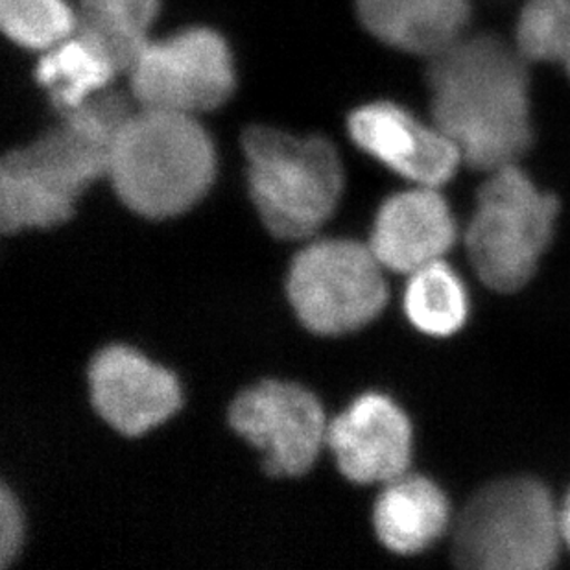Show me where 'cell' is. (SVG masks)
Returning <instances> with one entry per match:
<instances>
[{"mask_svg":"<svg viewBox=\"0 0 570 570\" xmlns=\"http://www.w3.org/2000/svg\"><path fill=\"white\" fill-rule=\"evenodd\" d=\"M347 128L362 150L420 187L446 184L462 161V154L445 131L423 125L392 102L356 109Z\"/></svg>","mask_w":570,"mask_h":570,"instance_id":"obj_12","label":"cell"},{"mask_svg":"<svg viewBox=\"0 0 570 570\" xmlns=\"http://www.w3.org/2000/svg\"><path fill=\"white\" fill-rule=\"evenodd\" d=\"M120 95H102L61 115V122L0 163V232L61 226L83 190L108 176L115 137L129 117Z\"/></svg>","mask_w":570,"mask_h":570,"instance_id":"obj_2","label":"cell"},{"mask_svg":"<svg viewBox=\"0 0 570 570\" xmlns=\"http://www.w3.org/2000/svg\"><path fill=\"white\" fill-rule=\"evenodd\" d=\"M560 510L541 482L485 485L458 519L452 556L463 569L544 570L560 554Z\"/></svg>","mask_w":570,"mask_h":570,"instance_id":"obj_5","label":"cell"},{"mask_svg":"<svg viewBox=\"0 0 570 570\" xmlns=\"http://www.w3.org/2000/svg\"><path fill=\"white\" fill-rule=\"evenodd\" d=\"M527 58L491 36L458 39L432 56L429 87L438 128L469 167L517 165L532 142Z\"/></svg>","mask_w":570,"mask_h":570,"instance_id":"obj_1","label":"cell"},{"mask_svg":"<svg viewBox=\"0 0 570 570\" xmlns=\"http://www.w3.org/2000/svg\"><path fill=\"white\" fill-rule=\"evenodd\" d=\"M456 240V224L436 187L404 190L386 199L373 224L370 248L382 266L414 274L443 261Z\"/></svg>","mask_w":570,"mask_h":570,"instance_id":"obj_13","label":"cell"},{"mask_svg":"<svg viewBox=\"0 0 570 570\" xmlns=\"http://www.w3.org/2000/svg\"><path fill=\"white\" fill-rule=\"evenodd\" d=\"M404 311L417 331L445 338L468 322V292L454 269L436 261L410 274Z\"/></svg>","mask_w":570,"mask_h":570,"instance_id":"obj_17","label":"cell"},{"mask_svg":"<svg viewBox=\"0 0 570 570\" xmlns=\"http://www.w3.org/2000/svg\"><path fill=\"white\" fill-rule=\"evenodd\" d=\"M120 70L106 50L78 32L56 45L39 60L36 80L60 115L97 97Z\"/></svg>","mask_w":570,"mask_h":570,"instance_id":"obj_16","label":"cell"},{"mask_svg":"<svg viewBox=\"0 0 570 570\" xmlns=\"http://www.w3.org/2000/svg\"><path fill=\"white\" fill-rule=\"evenodd\" d=\"M561 535L563 541L570 547V493L567 495L563 508L560 510Z\"/></svg>","mask_w":570,"mask_h":570,"instance_id":"obj_22","label":"cell"},{"mask_svg":"<svg viewBox=\"0 0 570 570\" xmlns=\"http://www.w3.org/2000/svg\"><path fill=\"white\" fill-rule=\"evenodd\" d=\"M362 24L393 49L440 55L463 38L469 0H356Z\"/></svg>","mask_w":570,"mask_h":570,"instance_id":"obj_14","label":"cell"},{"mask_svg":"<svg viewBox=\"0 0 570 570\" xmlns=\"http://www.w3.org/2000/svg\"><path fill=\"white\" fill-rule=\"evenodd\" d=\"M87 381L95 412L125 436L150 432L181 406L176 375L125 345H111L97 353L89 364Z\"/></svg>","mask_w":570,"mask_h":570,"instance_id":"obj_10","label":"cell"},{"mask_svg":"<svg viewBox=\"0 0 570 570\" xmlns=\"http://www.w3.org/2000/svg\"><path fill=\"white\" fill-rule=\"evenodd\" d=\"M515 38L527 61L561 65L570 78V0H528Z\"/></svg>","mask_w":570,"mask_h":570,"instance_id":"obj_19","label":"cell"},{"mask_svg":"<svg viewBox=\"0 0 570 570\" xmlns=\"http://www.w3.org/2000/svg\"><path fill=\"white\" fill-rule=\"evenodd\" d=\"M249 194L274 237H311L333 216L344 189L338 151L323 137L254 126L243 137Z\"/></svg>","mask_w":570,"mask_h":570,"instance_id":"obj_4","label":"cell"},{"mask_svg":"<svg viewBox=\"0 0 570 570\" xmlns=\"http://www.w3.org/2000/svg\"><path fill=\"white\" fill-rule=\"evenodd\" d=\"M24 522L21 507L8 485L0 488V567L8 569L22 544Z\"/></svg>","mask_w":570,"mask_h":570,"instance_id":"obj_21","label":"cell"},{"mask_svg":"<svg viewBox=\"0 0 570 570\" xmlns=\"http://www.w3.org/2000/svg\"><path fill=\"white\" fill-rule=\"evenodd\" d=\"M129 72L131 91L142 108L176 114L220 108L237 83L232 50L210 28H189L161 41H146Z\"/></svg>","mask_w":570,"mask_h":570,"instance_id":"obj_8","label":"cell"},{"mask_svg":"<svg viewBox=\"0 0 570 570\" xmlns=\"http://www.w3.org/2000/svg\"><path fill=\"white\" fill-rule=\"evenodd\" d=\"M161 0H81L78 32L97 41L120 70L148 41Z\"/></svg>","mask_w":570,"mask_h":570,"instance_id":"obj_18","label":"cell"},{"mask_svg":"<svg viewBox=\"0 0 570 570\" xmlns=\"http://www.w3.org/2000/svg\"><path fill=\"white\" fill-rule=\"evenodd\" d=\"M216 176V151L194 115L146 109L115 137L108 178L135 215L167 220L204 198Z\"/></svg>","mask_w":570,"mask_h":570,"instance_id":"obj_3","label":"cell"},{"mask_svg":"<svg viewBox=\"0 0 570 570\" xmlns=\"http://www.w3.org/2000/svg\"><path fill=\"white\" fill-rule=\"evenodd\" d=\"M327 446L345 479L386 485L409 473L412 425L392 399L366 393L328 423Z\"/></svg>","mask_w":570,"mask_h":570,"instance_id":"obj_11","label":"cell"},{"mask_svg":"<svg viewBox=\"0 0 570 570\" xmlns=\"http://www.w3.org/2000/svg\"><path fill=\"white\" fill-rule=\"evenodd\" d=\"M229 425L263 452L264 469L272 476L308 473L327 445L322 404L294 382L264 381L240 393L229 409Z\"/></svg>","mask_w":570,"mask_h":570,"instance_id":"obj_9","label":"cell"},{"mask_svg":"<svg viewBox=\"0 0 570 570\" xmlns=\"http://www.w3.org/2000/svg\"><path fill=\"white\" fill-rule=\"evenodd\" d=\"M451 507L440 485L417 474H403L386 484L373 510V527L387 550L417 554L442 538Z\"/></svg>","mask_w":570,"mask_h":570,"instance_id":"obj_15","label":"cell"},{"mask_svg":"<svg viewBox=\"0 0 570 570\" xmlns=\"http://www.w3.org/2000/svg\"><path fill=\"white\" fill-rule=\"evenodd\" d=\"M558 210V199L539 190L517 165L490 173L465 232L480 279L499 292L527 285L549 248Z\"/></svg>","mask_w":570,"mask_h":570,"instance_id":"obj_6","label":"cell"},{"mask_svg":"<svg viewBox=\"0 0 570 570\" xmlns=\"http://www.w3.org/2000/svg\"><path fill=\"white\" fill-rule=\"evenodd\" d=\"M6 36L27 49L49 50L78 30L67 0H0Z\"/></svg>","mask_w":570,"mask_h":570,"instance_id":"obj_20","label":"cell"},{"mask_svg":"<svg viewBox=\"0 0 570 570\" xmlns=\"http://www.w3.org/2000/svg\"><path fill=\"white\" fill-rule=\"evenodd\" d=\"M286 294L311 333L340 336L382 313L387 283L370 244L333 238L311 244L294 257Z\"/></svg>","mask_w":570,"mask_h":570,"instance_id":"obj_7","label":"cell"}]
</instances>
